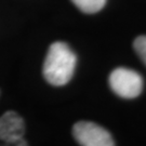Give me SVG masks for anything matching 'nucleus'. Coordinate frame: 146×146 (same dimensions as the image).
<instances>
[{
  "instance_id": "6",
  "label": "nucleus",
  "mask_w": 146,
  "mask_h": 146,
  "mask_svg": "<svg viewBox=\"0 0 146 146\" xmlns=\"http://www.w3.org/2000/svg\"><path fill=\"white\" fill-rule=\"evenodd\" d=\"M136 54L146 65V36H139L133 42Z\"/></svg>"
},
{
  "instance_id": "5",
  "label": "nucleus",
  "mask_w": 146,
  "mask_h": 146,
  "mask_svg": "<svg viewBox=\"0 0 146 146\" xmlns=\"http://www.w3.org/2000/svg\"><path fill=\"white\" fill-rule=\"evenodd\" d=\"M79 10L84 13H96L106 5V0H72Z\"/></svg>"
},
{
  "instance_id": "4",
  "label": "nucleus",
  "mask_w": 146,
  "mask_h": 146,
  "mask_svg": "<svg viewBox=\"0 0 146 146\" xmlns=\"http://www.w3.org/2000/svg\"><path fill=\"white\" fill-rule=\"evenodd\" d=\"M24 120L15 111H7L0 117V140L10 145H27L23 139Z\"/></svg>"
},
{
  "instance_id": "1",
  "label": "nucleus",
  "mask_w": 146,
  "mask_h": 146,
  "mask_svg": "<svg viewBox=\"0 0 146 146\" xmlns=\"http://www.w3.org/2000/svg\"><path fill=\"white\" fill-rule=\"evenodd\" d=\"M77 63V56L65 42L52 43L43 63V76L55 87L66 84L72 79Z\"/></svg>"
},
{
  "instance_id": "3",
  "label": "nucleus",
  "mask_w": 146,
  "mask_h": 146,
  "mask_svg": "<svg viewBox=\"0 0 146 146\" xmlns=\"http://www.w3.org/2000/svg\"><path fill=\"white\" fill-rule=\"evenodd\" d=\"M73 135L82 146H114L116 144L108 131L91 121L75 123Z\"/></svg>"
},
{
  "instance_id": "2",
  "label": "nucleus",
  "mask_w": 146,
  "mask_h": 146,
  "mask_svg": "<svg viewBox=\"0 0 146 146\" xmlns=\"http://www.w3.org/2000/svg\"><path fill=\"white\" fill-rule=\"evenodd\" d=\"M110 86L113 92L122 99H135L142 93L143 78L135 70L118 67L110 75Z\"/></svg>"
}]
</instances>
